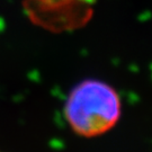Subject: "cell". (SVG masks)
Returning <instances> with one entry per match:
<instances>
[{"label":"cell","instance_id":"6da1fadb","mask_svg":"<svg viewBox=\"0 0 152 152\" xmlns=\"http://www.w3.org/2000/svg\"><path fill=\"white\" fill-rule=\"evenodd\" d=\"M122 113L121 99L114 88L99 80H85L71 90L64 116L78 135L94 137L113 129Z\"/></svg>","mask_w":152,"mask_h":152}]
</instances>
